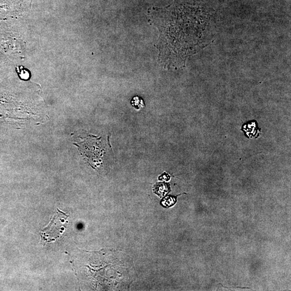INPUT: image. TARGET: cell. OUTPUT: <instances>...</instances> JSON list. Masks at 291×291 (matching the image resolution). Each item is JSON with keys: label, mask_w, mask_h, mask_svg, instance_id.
<instances>
[{"label": "cell", "mask_w": 291, "mask_h": 291, "mask_svg": "<svg viewBox=\"0 0 291 291\" xmlns=\"http://www.w3.org/2000/svg\"><path fill=\"white\" fill-rule=\"evenodd\" d=\"M197 18L194 8L187 3L150 9V23L159 32L155 46L158 58L165 67H179L198 51L204 26Z\"/></svg>", "instance_id": "obj_1"}, {"label": "cell", "mask_w": 291, "mask_h": 291, "mask_svg": "<svg viewBox=\"0 0 291 291\" xmlns=\"http://www.w3.org/2000/svg\"><path fill=\"white\" fill-rule=\"evenodd\" d=\"M131 105L137 110H139L141 108L145 107L144 101L142 100V99L137 96L135 97L132 99Z\"/></svg>", "instance_id": "obj_7"}, {"label": "cell", "mask_w": 291, "mask_h": 291, "mask_svg": "<svg viewBox=\"0 0 291 291\" xmlns=\"http://www.w3.org/2000/svg\"><path fill=\"white\" fill-rule=\"evenodd\" d=\"M101 139V137L89 136L75 144L84 159L94 169L101 165L104 152Z\"/></svg>", "instance_id": "obj_2"}, {"label": "cell", "mask_w": 291, "mask_h": 291, "mask_svg": "<svg viewBox=\"0 0 291 291\" xmlns=\"http://www.w3.org/2000/svg\"><path fill=\"white\" fill-rule=\"evenodd\" d=\"M68 216L60 212L54 215L49 225L42 231V239L46 242H51L59 238L65 230L64 226L67 222Z\"/></svg>", "instance_id": "obj_3"}, {"label": "cell", "mask_w": 291, "mask_h": 291, "mask_svg": "<svg viewBox=\"0 0 291 291\" xmlns=\"http://www.w3.org/2000/svg\"><path fill=\"white\" fill-rule=\"evenodd\" d=\"M160 180L169 181L170 179V176L169 174H167L166 172L159 177Z\"/></svg>", "instance_id": "obj_8"}, {"label": "cell", "mask_w": 291, "mask_h": 291, "mask_svg": "<svg viewBox=\"0 0 291 291\" xmlns=\"http://www.w3.org/2000/svg\"><path fill=\"white\" fill-rule=\"evenodd\" d=\"M256 124V121L249 122L247 124H245L243 127V129L246 133V135L252 137L255 136L256 133L257 132V126Z\"/></svg>", "instance_id": "obj_5"}, {"label": "cell", "mask_w": 291, "mask_h": 291, "mask_svg": "<svg viewBox=\"0 0 291 291\" xmlns=\"http://www.w3.org/2000/svg\"><path fill=\"white\" fill-rule=\"evenodd\" d=\"M176 202V197L174 196H167L161 201V205L165 208H170L173 206Z\"/></svg>", "instance_id": "obj_6"}, {"label": "cell", "mask_w": 291, "mask_h": 291, "mask_svg": "<svg viewBox=\"0 0 291 291\" xmlns=\"http://www.w3.org/2000/svg\"><path fill=\"white\" fill-rule=\"evenodd\" d=\"M154 190V193L160 197H164L171 191L169 185L164 182L155 184Z\"/></svg>", "instance_id": "obj_4"}]
</instances>
